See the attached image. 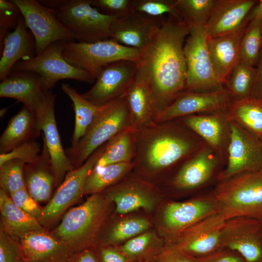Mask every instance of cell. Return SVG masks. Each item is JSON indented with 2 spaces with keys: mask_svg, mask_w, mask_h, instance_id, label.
Listing matches in <instances>:
<instances>
[{
  "mask_svg": "<svg viewBox=\"0 0 262 262\" xmlns=\"http://www.w3.org/2000/svg\"><path fill=\"white\" fill-rule=\"evenodd\" d=\"M189 33L180 16L168 15L141 52L136 78L147 89L154 122L184 91L187 67L184 45Z\"/></svg>",
  "mask_w": 262,
  "mask_h": 262,
  "instance_id": "obj_1",
  "label": "cell"
},
{
  "mask_svg": "<svg viewBox=\"0 0 262 262\" xmlns=\"http://www.w3.org/2000/svg\"><path fill=\"white\" fill-rule=\"evenodd\" d=\"M135 144L132 170L143 181L171 175L206 145L178 118L153 122L136 130Z\"/></svg>",
  "mask_w": 262,
  "mask_h": 262,
  "instance_id": "obj_2",
  "label": "cell"
},
{
  "mask_svg": "<svg viewBox=\"0 0 262 262\" xmlns=\"http://www.w3.org/2000/svg\"><path fill=\"white\" fill-rule=\"evenodd\" d=\"M132 127L134 128L125 94L99 106L93 123L84 136L75 147H69L66 151L73 169L83 164L97 149L117 133Z\"/></svg>",
  "mask_w": 262,
  "mask_h": 262,
  "instance_id": "obj_3",
  "label": "cell"
},
{
  "mask_svg": "<svg viewBox=\"0 0 262 262\" xmlns=\"http://www.w3.org/2000/svg\"><path fill=\"white\" fill-rule=\"evenodd\" d=\"M108 200L103 192L91 195L68 210L52 234L73 253L88 248L105 219Z\"/></svg>",
  "mask_w": 262,
  "mask_h": 262,
  "instance_id": "obj_4",
  "label": "cell"
},
{
  "mask_svg": "<svg viewBox=\"0 0 262 262\" xmlns=\"http://www.w3.org/2000/svg\"><path fill=\"white\" fill-rule=\"evenodd\" d=\"M54 11L59 20L74 35L75 41L92 43L111 39L116 17L104 15L90 0H39Z\"/></svg>",
  "mask_w": 262,
  "mask_h": 262,
  "instance_id": "obj_5",
  "label": "cell"
},
{
  "mask_svg": "<svg viewBox=\"0 0 262 262\" xmlns=\"http://www.w3.org/2000/svg\"><path fill=\"white\" fill-rule=\"evenodd\" d=\"M212 192L226 220L262 216V171L242 173L218 181Z\"/></svg>",
  "mask_w": 262,
  "mask_h": 262,
  "instance_id": "obj_6",
  "label": "cell"
},
{
  "mask_svg": "<svg viewBox=\"0 0 262 262\" xmlns=\"http://www.w3.org/2000/svg\"><path fill=\"white\" fill-rule=\"evenodd\" d=\"M64 58L72 65L83 69L95 79L104 66L120 60L139 63L141 51L109 39L92 43L66 42Z\"/></svg>",
  "mask_w": 262,
  "mask_h": 262,
  "instance_id": "obj_7",
  "label": "cell"
},
{
  "mask_svg": "<svg viewBox=\"0 0 262 262\" xmlns=\"http://www.w3.org/2000/svg\"><path fill=\"white\" fill-rule=\"evenodd\" d=\"M226 164L225 159L206 144L171 175L166 184L172 190L178 192L202 189L218 181L219 175Z\"/></svg>",
  "mask_w": 262,
  "mask_h": 262,
  "instance_id": "obj_8",
  "label": "cell"
},
{
  "mask_svg": "<svg viewBox=\"0 0 262 262\" xmlns=\"http://www.w3.org/2000/svg\"><path fill=\"white\" fill-rule=\"evenodd\" d=\"M205 26L190 30L184 45L187 74L185 91L206 92L224 86L214 71L208 48Z\"/></svg>",
  "mask_w": 262,
  "mask_h": 262,
  "instance_id": "obj_9",
  "label": "cell"
},
{
  "mask_svg": "<svg viewBox=\"0 0 262 262\" xmlns=\"http://www.w3.org/2000/svg\"><path fill=\"white\" fill-rule=\"evenodd\" d=\"M65 41L55 42L39 55L18 61L12 71L34 72L41 78L46 91L50 90L60 80L73 79L92 83L96 79L89 73L69 63L63 51Z\"/></svg>",
  "mask_w": 262,
  "mask_h": 262,
  "instance_id": "obj_10",
  "label": "cell"
},
{
  "mask_svg": "<svg viewBox=\"0 0 262 262\" xmlns=\"http://www.w3.org/2000/svg\"><path fill=\"white\" fill-rule=\"evenodd\" d=\"M229 123L227 161L218 181L242 173L262 171V137L233 120Z\"/></svg>",
  "mask_w": 262,
  "mask_h": 262,
  "instance_id": "obj_11",
  "label": "cell"
},
{
  "mask_svg": "<svg viewBox=\"0 0 262 262\" xmlns=\"http://www.w3.org/2000/svg\"><path fill=\"white\" fill-rule=\"evenodd\" d=\"M18 7L33 34L36 55L57 41H75L74 35L59 20L54 11L35 0H12Z\"/></svg>",
  "mask_w": 262,
  "mask_h": 262,
  "instance_id": "obj_12",
  "label": "cell"
},
{
  "mask_svg": "<svg viewBox=\"0 0 262 262\" xmlns=\"http://www.w3.org/2000/svg\"><path fill=\"white\" fill-rule=\"evenodd\" d=\"M106 143L97 149L81 166L66 174L48 204L42 208L38 219L42 225L49 226L55 222L82 195L84 182L103 154Z\"/></svg>",
  "mask_w": 262,
  "mask_h": 262,
  "instance_id": "obj_13",
  "label": "cell"
},
{
  "mask_svg": "<svg viewBox=\"0 0 262 262\" xmlns=\"http://www.w3.org/2000/svg\"><path fill=\"white\" fill-rule=\"evenodd\" d=\"M226 220L221 212L212 214L182 230L167 246L194 258L216 252L223 248L221 230Z\"/></svg>",
  "mask_w": 262,
  "mask_h": 262,
  "instance_id": "obj_14",
  "label": "cell"
},
{
  "mask_svg": "<svg viewBox=\"0 0 262 262\" xmlns=\"http://www.w3.org/2000/svg\"><path fill=\"white\" fill-rule=\"evenodd\" d=\"M223 248L237 252L246 262L262 261V223L239 216L226 220L221 230Z\"/></svg>",
  "mask_w": 262,
  "mask_h": 262,
  "instance_id": "obj_15",
  "label": "cell"
},
{
  "mask_svg": "<svg viewBox=\"0 0 262 262\" xmlns=\"http://www.w3.org/2000/svg\"><path fill=\"white\" fill-rule=\"evenodd\" d=\"M137 64L120 60L104 66L94 85L82 94L87 100L99 107L124 96L135 79Z\"/></svg>",
  "mask_w": 262,
  "mask_h": 262,
  "instance_id": "obj_16",
  "label": "cell"
},
{
  "mask_svg": "<svg viewBox=\"0 0 262 262\" xmlns=\"http://www.w3.org/2000/svg\"><path fill=\"white\" fill-rule=\"evenodd\" d=\"M221 211L213 192L184 202L168 203L164 209L163 220L170 243L184 229Z\"/></svg>",
  "mask_w": 262,
  "mask_h": 262,
  "instance_id": "obj_17",
  "label": "cell"
},
{
  "mask_svg": "<svg viewBox=\"0 0 262 262\" xmlns=\"http://www.w3.org/2000/svg\"><path fill=\"white\" fill-rule=\"evenodd\" d=\"M234 100L225 87L206 92L184 91L164 111L156 122L194 114L225 111Z\"/></svg>",
  "mask_w": 262,
  "mask_h": 262,
  "instance_id": "obj_18",
  "label": "cell"
},
{
  "mask_svg": "<svg viewBox=\"0 0 262 262\" xmlns=\"http://www.w3.org/2000/svg\"><path fill=\"white\" fill-rule=\"evenodd\" d=\"M55 97L50 90L48 91L42 107L35 114L50 157L55 186H59L66 174L74 169L63 147L58 131L54 113Z\"/></svg>",
  "mask_w": 262,
  "mask_h": 262,
  "instance_id": "obj_19",
  "label": "cell"
},
{
  "mask_svg": "<svg viewBox=\"0 0 262 262\" xmlns=\"http://www.w3.org/2000/svg\"><path fill=\"white\" fill-rule=\"evenodd\" d=\"M165 18L150 17L131 10L115 18L111 39L141 52L150 44Z\"/></svg>",
  "mask_w": 262,
  "mask_h": 262,
  "instance_id": "obj_20",
  "label": "cell"
},
{
  "mask_svg": "<svg viewBox=\"0 0 262 262\" xmlns=\"http://www.w3.org/2000/svg\"><path fill=\"white\" fill-rule=\"evenodd\" d=\"M178 119L227 161L230 133L227 110L188 115Z\"/></svg>",
  "mask_w": 262,
  "mask_h": 262,
  "instance_id": "obj_21",
  "label": "cell"
},
{
  "mask_svg": "<svg viewBox=\"0 0 262 262\" xmlns=\"http://www.w3.org/2000/svg\"><path fill=\"white\" fill-rule=\"evenodd\" d=\"M48 91L39 75L29 71H12L0 83V98L16 99L35 114L42 107Z\"/></svg>",
  "mask_w": 262,
  "mask_h": 262,
  "instance_id": "obj_22",
  "label": "cell"
},
{
  "mask_svg": "<svg viewBox=\"0 0 262 262\" xmlns=\"http://www.w3.org/2000/svg\"><path fill=\"white\" fill-rule=\"evenodd\" d=\"M17 241L23 262H67L74 254L45 230L27 233Z\"/></svg>",
  "mask_w": 262,
  "mask_h": 262,
  "instance_id": "obj_23",
  "label": "cell"
},
{
  "mask_svg": "<svg viewBox=\"0 0 262 262\" xmlns=\"http://www.w3.org/2000/svg\"><path fill=\"white\" fill-rule=\"evenodd\" d=\"M125 178L102 192L115 203L117 212L125 214L139 209L152 210L154 198L151 186L136 176Z\"/></svg>",
  "mask_w": 262,
  "mask_h": 262,
  "instance_id": "obj_24",
  "label": "cell"
},
{
  "mask_svg": "<svg viewBox=\"0 0 262 262\" xmlns=\"http://www.w3.org/2000/svg\"><path fill=\"white\" fill-rule=\"evenodd\" d=\"M257 1L216 0L205 25L209 37H217L233 33L248 23L246 19Z\"/></svg>",
  "mask_w": 262,
  "mask_h": 262,
  "instance_id": "obj_25",
  "label": "cell"
},
{
  "mask_svg": "<svg viewBox=\"0 0 262 262\" xmlns=\"http://www.w3.org/2000/svg\"><path fill=\"white\" fill-rule=\"evenodd\" d=\"M22 16L16 27L5 36L0 48V79L12 72L18 61L36 55L34 37L27 30Z\"/></svg>",
  "mask_w": 262,
  "mask_h": 262,
  "instance_id": "obj_26",
  "label": "cell"
},
{
  "mask_svg": "<svg viewBox=\"0 0 262 262\" xmlns=\"http://www.w3.org/2000/svg\"><path fill=\"white\" fill-rule=\"evenodd\" d=\"M248 24L226 35L208 36V48L213 68L223 86L239 59L241 40Z\"/></svg>",
  "mask_w": 262,
  "mask_h": 262,
  "instance_id": "obj_27",
  "label": "cell"
},
{
  "mask_svg": "<svg viewBox=\"0 0 262 262\" xmlns=\"http://www.w3.org/2000/svg\"><path fill=\"white\" fill-rule=\"evenodd\" d=\"M42 148L39 158L33 163L25 164L24 167L26 188L37 203L49 199L55 186L50 157L43 140Z\"/></svg>",
  "mask_w": 262,
  "mask_h": 262,
  "instance_id": "obj_28",
  "label": "cell"
},
{
  "mask_svg": "<svg viewBox=\"0 0 262 262\" xmlns=\"http://www.w3.org/2000/svg\"><path fill=\"white\" fill-rule=\"evenodd\" d=\"M41 130L35 113L23 105L10 120L0 137V154L39 136Z\"/></svg>",
  "mask_w": 262,
  "mask_h": 262,
  "instance_id": "obj_29",
  "label": "cell"
},
{
  "mask_svg": "<svg viewBox=\"0 0 262 262\" xmlns=\"http://www.w3.org/2000/svg\"><path fill=\"white\" fill-rule=\"evenodd\" d=\"M1 229L16 240L27 233L44 231L38 219L17 207L10 196L0 190Z\"/></svg>",
  "mask_w": 262,
  "mask_h": 262,
  "instance_id": "obj_30",
  "label": "cell"
},
{
  "mask_svg": "<svg viewBox=\"0 0 262 262\" xmlns=\"http://www.w3.org/2000/svg\"><path fill=\"white\" fill-rule=\"evenodd\" d=\"M136 131L134 128H129L111 139L92 170H98L115 164L132 162L135 154Z\"/></svg>",
  "mask_w": 262,
  "mask_h": 262,
  "instance_id": "obj_31",
  "label": "cell"
},
{
  "mask_svg": "<svg viewBox=\"0 0 262 262\" xmlns=\"http://www.w3.org/2000/svg\"><path fill=\"white\" fill-rule=\"evenodd\" d=\"M125 97L132 125L136 130L154 122L149 95L142 81L135 78Z\"/></svg>",
  "mask_w": 262,
  "mask_h": 262,
  "instance_id": "obj_32",
  "label": "cell"
},
{
  "mask_svg": "<svg viewBox=\"0 0 262 262\" xmlns=\"http://www.w3.org/2000/svg\"><path fill=\"white\" fill-rule=\"evenodd\" d=\"M61 88L73 103L75 113V126L70 147H73L84 136L93 123L99 107L86 99L82 94L68 84L62 83Z\"/></svg>",
  "mask_w": 262,
  "mask_h": 262,
  "instance_id": "obj_33",
  "label": "cell"
},
{
  "mask_svg": "<svg viewBox=\"0 0 262 262\" xmlns=\"http://www.w3.org/2000/svg\"><path fill=\"white\" fill-rule=\"evenodd\" d=\"M227 113L229 119L262 137V100L253 98L234 100Z\"/></svg>",
  "mask_w": 262,
  "mask_h": 262,
  "instance_id": "obj_34",
  "label": "cell"
},
{
  "mask_svg": "<svg viewBox=\"0 0 262 262\" xmlns=\"http://www.w3.org/2000/svg\"><path fill=\"white\" fill-rule=\"evenodd\" d=\"M132 162L108 165L98 170H92L83 184L82 194L93 195L101 193L115 185L132 170Z\"/></svg>",
  "mask_w": 262,
  "mask_h": 262,
  "instance_id": "obj_35",
  "label": "cell"
},
{
  "mask_svg": "<svg viewBox=\"0 0 262 262\" xmlns=\"http://www.w3.org/2000/svg\"><path fill=\"white\" fill-rule=\"evenodd\" d=\"M256 74V66L238 59L227 78L224 87L235 100L251 98Z\"/></svg>",
  "mask_w": 262,
  "mask_h": 262,
  "instance_id": "obj_36",
  "label": "cell"
},
{
  "mask_svg": "<svg viewBox=\"0 0 262 262\" xmlns=\"http://www.w3.org/2000/svg\"><path fill=\"white\" fill-rule=\"evenodd\" d=\"M216 0H176V8L189 29L205 26Z\"/></svg>",
  "mask_w": 262,
  "mask_h": 262,
  "instance_id": "obj_37",
  "label": "cell"
},
{
  "mask_svg": "<svg viewBox=\"0 0 262 262\" xmlns=\"http://www.w3.org/2000/svg\"><path fill=\"white\" fill-rule=\"evenodd\" d=\"M262 49V18L250 21L241 40L239 59L256 66Z\"/></svg>",
  "mask_w": 262,
  "mask_h": 262,
  "instance_id": "obj_38",
  "label": "cell"
},
{
  "mask_svg": "<svg viewBox=\"0 0 262 262\" xmlns=\"http://www.w3.org/2000/svg\"><path fill=\"white\" fill-rule=\"evenodd\" d=\"M25 164L19 160H12L0 165V189L9 196L26 188L24 176Z\"/></svg>",
  "mask_w": 262,
  "mask_h": 262,
  "instance_id": "obj_39",
  "label": "cell"
},
{
  "mask_svg": "<svg viewBox=\"0 0 262 262\" xmlns=\"http://www.w3.org/2000/svg\"><path fill=\"white\" fill-rule=\"evenodd\" d=\"M149 226V222L144 218H131L122 220L115 225L109 232L106 245L130 239L145 232Z\"/></svg>",
  "mask_w": 262,
  "mask_h": 262,
  "instance_id": "obj_40",
  "label": "cell"
},
{
  "mask_svg": "<svg viewBox=\"0 0 262 262\" xmlns=\"http://www.w3.org/2000/svg\"><path fill=\"white\" fill-rule=\"evenodd\" d=\"M153 235L148 232L142 233L127 241L120 247V250L131 261L142 260L153 257L156 252L152 245Z\"/></svg>",
  "mask_w": 262,
  "mask_h": 262,
  "instance_id": "obj_41",
  "label": "cell"
},
{
  "mask_svg": "<svg viewBox=\"0 0 262 262\" xmlns=\"http://www.w3.org/2000/svg\"><path fill=\"white\" fill-rule=\"evenodd\" d=\"M132 10L152 18L164 17L166 14L180 17L176 0H132Z\"/></svg>",
  "mask_w": 262,
  "mask_h": 262,
  "instance_id": "obj_42",
  "label": "cell"
},
{
  "mask_svg": "<svg viewBox=\"0 0 262 262\" xmlns=\"http://www.w3.org/2000/svg\"><path fill=\"white\" fill-rule=\"evenodd\" d=\"M42 148L34 140L25 142L15 147L11 151L0 154V165L4 163L18 160L25 164L35 162L39 157Z\"/></svg>",
  "mask_w": 262,
  "mask_h": 262,
  "instance_id": "obj_43",
  "label": "cell"
},
{
  "mask_svg": "<svg viewBox=\"0 0 262 262\" xmlns=\"http://www.w3.org/2000/svg\"><path fill=\"white\" fill-rule=\"evenodd\" d=\"M21 17L18 7L12 0H0V48L5 36L15 29Z\"/></svg>",
  "mask_w": 262,
  "mask_h": 262,
  "instance_id": "obj_44",
  "label": "cell"
},
{
  "mask_svg": "<svg viewBox=\"0 0 262 262\" xmlns=\"http://www.w3.org/2000/svg\"><path fill=\"white\" fill-rule=\"evenodd\" d=\"M91 5L100 13L118 17L132 10V0H90Z\"/></svg>",
  "mask_w": 262,
  "mask_h": 262,
  "instance_id": "obj_45",
  "label": "cell"
},
{
  "mask_svg": "<svg viewBox=\"0 0 262 262\" xmlns=\"http://www.w3.org/2000/svg\"><path fill=\"white\" fill-rule=\"evenodd\" d=\"M0 262H23L17 241L1 229Z\"/></svg>",
  "mask_w": 262,
  "mask_h": 262,
  "instance_id": "obj_46",
  "label": "cell"
},
{
  "mask_svg": "<svg viewBox=\"0 0 262 262\" xmlns=\"http://www.w3.org/2000/svg\"><path fill=\"white\" fill-rule=\"evenodd\" d=\"M9 196L17 207L33 217L39 219L42 208L39 207L26 188L13 193Z\"/></svg>",
  "mask_w": 262,
  "mask_h": 262,
  "instance_id": "obj_47",
  "label": "cell"
},
{
  "mask_svg": "<svg viewBox=\"0 0 262 262\" xmlns=\"http://www.w3.org/2000/svg\"><path fill=\"white\" fill-rule=\"evenodd\" d=\"M195 262H246L237 252L222 248L204 257L196 258Z\"/></svg>",
  "mask_w": 262,
  "mask_h": 262,
  "instance_id": "obj_48",
  "label": "cell"
},
{
  "mask_svg": "<svg viewBox=\"0 0 262 262\" xmlns=\"http://www.w3.org/2000/svg\"><path fill=\"white\" fill-rule=\"evenodd\" d=\"M153 260L155 262H195L196 258L167 246L162 248Z\"/></svg>",
  "mask_w": 262,
  "mask_h": 262,
  "instance_id": "obj_49",
  "label": "cell"
},
{
  "mask_svg": "<svg viewBox=\"0 0 262 262\" xmlns=\"http://www.w3.org/2000/svg\"><path fill=\"white\" fill-rule=\"evenodd\" d=\"M98 252L99 262H131L120 250L111 246H103Z\"/></svg>",
  "mask_w": 262,
  "mask_h": 262,
  "instance_id": "obj_50",
  "label": "cell"
},
{
  "mask_svg": "<svg viewBox=\"0 0 262 262\" xmlns=\"http://www.w3.org/2000/svg\"><path fill=\"white\" fill-rule=\"evenodd\" d=\"M256 68V79L251 98L262 100V49Z\"/></svg>",
  "mask_w": 262,
  "mask_h": 262,
  "instance_id": "obj_51",
  "label": "cell"
},
{
  "mask_svg": "<svg viewBox=\"0 0 262 262\" xmlns=\"http://www.w3.org/2000/svg\"><path fill=\"white\" fill-rule=\"evenodd\" d=\"M67 262H99L97 254L89 248L74 253Z\"/></svg>",
  "mask_w": 262,
  "mask_h": 262,
  "instance_id": "obj_52",
  "label": "cell"
},
{
  "mask_svg": "<svg viewBox=\"0 0 262 262\" xmlns=\"http://www.w3.org/2000/svg\"><path fill=\"white\" fill-rule=\"evenodd\" d=\"M257 18H262V0H258L248 13L246 21H250Z\"/></svg>",
  "mask_w": 262,
  "mask_h": 262,
  "instance_id": "obj_53",
  "label": "cell"
},
{
  "mask_svg": "<svg viewBox=\"0 0 262 262\" xmlns=\"http://www.w3.org/2000/svg\"><path fill=\"white\" fill-rule=\"evenodd\" d=\"M258 219H259L261 220V221L262 222V216H261L260 218H259Z\"/></svg>",
  "mask_w": 262,
  "mask_h": 262,
  "instance_id": "obj_54",
  "label": "cell"
},
{
  "mask_svg": "<svg viewBox=\"0 0 262 262\" xmlns=\"http://www.w3.org/2000/svg\"><path fill=\"white\" fill-rule=\"evenodd\" d=\"M262 262V261H261V262Z\"/></svg>",
  "mask_w": 262,
  "mask_h": 262,
  "instance_id": "obj_55",
  "label": "cell"
}]
</instances>
